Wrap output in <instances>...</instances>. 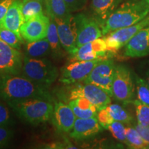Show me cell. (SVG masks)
Wrapping results in <instances>:
<instances>
[{"label":"cell","instance_id":"obj_29","mask_svg":"<svg viewBox=\"0 0 149 149\" xmlns=\"http://www.w3.org/2000/svg\"><path fill=\"white\" fill-rule=\"evenodd\" d=\"M135 84L138 100L149 106V86L146 81L139 77H136Z\"/></svg>","mask_w":149,"mask_h":149},{"label":"cell","instance_id":"obj_28","mask_svg":"<svg viewBox=\"0 0 149 149\" xmlns=\"http://www.w3.org/2000/svg\"><path fill=\"white\" fill-rule=\"evenodd\" d=\"M135 109L137 123L143 126H149V106L139 100L133 101Z\"/></svg>","mask_w":149,"mask_h":149},{"label":"cell","instance_id":"obj_19","mask_svg":"<svg viewBox=\"0 0 149 149\" xmlns=\"http://www.w3.org/2000/svg\"><path fill=\"white\" fill-rule=\"evenodd\" d=\"M68 105L71 108L77 118L87 119L97 117L98 110L85 97H77L70 100Z\"/></svg>","mask_w":149,"mask_h":149},{"label":"cell","instance_id":"obj_8","mask_svg":"<svg viewBox=\"0 0 149 149\" xmlns=\"http://www.w3.org/2000/svg\"><path fill=\"white\" fill-rule=\"evenodd\" d=\"M105 58L90 61H76L62 67L59 81L65 84H72L84 81L88 77L95 66Z\"/></svg>","mask_w":149,"mask_h":149},{"label":"cell","instance_id":"obj_18","mask_svg":"<svg viewBox=\"0 0 149 149\" xmlns=\"http://www.w3.org/2000/svg\"><path fill=\"white\" fill-rule=\"evenodd\" d=\"M22 0H13L4 18L0 22V27L12 31L24 40L20 33V28L24 23L22 12Z\"/></svg>","mask_w":149,"mask_h":149},{"label":"cell","instance_id":"obj_36","mask_svg":"<svg viewBox=\"0 0 149 149\" xmlns=\"http://www.w3.org/2000/svg\"><path fill=\"white\" fill-rule=\"evenodd\" d=\"M13 0H0V22L4 18Z\"/></svg>","mask_w":149,"mask_h":149},{"label":"cell","instance_id":"obj_21","mask_svg":"<svg viewBox=\"0 0 149 149\" xmlns=\"http://www.w3.org/2000/svg\"><path fill=\"white\" fill-rule=\"evenodd\" d=\"M50 51L51 46L46 37L35 42H27L25 46V56L31 58H42Z\"/></svg>","mask_w":149,"mask_h":149},{"label":"cell","instance_id":"obj_9","mask_svg":"<svg viewBox=\"0 0 149 149\" xmlns=\"http://www.w3.org/2000/svg\"><path fill=\"white\" fill-rule=\"evenodd\" d=\"M149 25V16L130 26L115 30L104 37L109 52H115L125 46L136 33Z\"/></svg>","mask_w":149,"mask_h":149},{"label":"cell","instance_id":"obj_16","mask_svg":"<svg viewBox=\"0 0 149 149\" xmlns=\"http://www.w3.org/2000/svg\"><path fill=\"white\" fill-rule=\"evenodd\" d=\"M102 128L97 117L76 118L73 128L70 132V136L77 140H82L100 133Z\"/></svg>","mask_w":149,"mask_h":149},{"label":"cell","instance_id":"obj_33","mask_svg":"<svg viewBox=\"0 0 149 149\" xmlns=\"http://www.w3.org/2000/svg\"><path fill=\"white\" fill-rule=\"evenodd\" d=\"M13 120L9 111L4 104L0 103V126H8L12 125Z\"/></svg>","mask_w":149,"mask_h":149},{"label":"cell","instance_id":"obj_23","mask_svg":"<svg viewBox=\"0 0 149 149\" xmlns=\"http://www.w3.org/2000/svg\"><path fill=\"white\" fill-rule=\"evenodd\" d=\"M22 12L24 22L29 21L40 15L44 14L42 1L37 0H29L24 1L22 3Z\"/></svg>","mask_w":149,"mask_h":149},{"label":"cell","instance_id":"obj_38","mask_svg":"<svg viewBox=\"0 0 149 149\" xmlns=\"http://www.w3.org/2000/svg\"><path fill=\"white\" fill-rule=\"evenodd\" d=\"M29 1V0H22V1L24 2V1ZM37 1H45L46 0H37Z\"/></svg>","mask_w":149,"mask_h":149},{"label":"cell","instance_id":"obj_37","mask_svg":"<svg viewBox=\"0 0 149 149\" xmlns=\"http://www.w3.org/2000/svg\"><path fill=\"white\" fill-rule=\"evenodd\" d=\"M146 82H147V84H148V86H149V72H148V74H147V75H146Z\"/></svg>","mask_w":149,"mask_h":149},{"label":"cell","instance_id":"obj_32","mask_svg":"<svg viewBox=\"0 0 149 149\" xmlns=\"http://www.w3.org/2000/svg\"><path fill=\"white\" fill-rule=\"evenodd\" d=\"M13 131L8 126H0V148H3L10 142L13 137Z\"/></svg>","mask_w":149,"mask_h":149},{"label":"cell","instance_id":"obj_27","mask_svg":"<svg viewBox=\"0 0 149 149\" xmlns=\"http://www.w3.org/2000/svg\"><path fill=\"white\" fill-rule=\"evenodd\" d=\"M0 39L17 50L21 48L22 44L24 43V40L19 38L15 33L3 27H0Z\"/></svg>","mask_w":149,"mask_h":149},{"label":"cell","instance_id":"obj_4","mask_svg":"<svg viewBox=\"0 0 149 149\" xmlns=\"http://www.w3.org/2000/svg\"><path fill=\"white\" fill-rule=\"evenodd\" d=\"M22 75L35 82L49 86L57 79L59 75L57 68L51 61L44 58H31L24 56Z\"/></svg>","mask_w":149,"mask_h":149},{"label":"cell","instance_id":"obj_34","mask_svg":"<svg viewBox=\"0 0 149 149\" xmlns=\"http://www.w3.org/2000/svg\"><path fill=\"white\" fill-rule=\"evenodd\" d=\"M134 127L144 140L146 148H149V126H143L137 123L134 125Z\"/></svg>","mask_w":149,"mask_h":149},{"label":"cell","instance_id":"obj_30","mask_svg":"<svg viewBox=\"0 0 149 149\" xmlns=\"http://www.w3.org/2000/svg\"><path fill=\"white\" fill-rule=\"evenodd\" d=\"M108 129L110 130L113 137L117 140L124 142L126 144V129L124 124L118 121H113L109 126Z\"/></svg>","mask_w":149,"mask_h":149},{"label":"cell","instance_id":"obj_2","mask_svg":"<svg viewBox=\"0 0 149 149\" xmlns=\"http://www.w3.org/2000/svg\"><path fill=\"white\" fill-rule=\"evenodd\" d=\"M149 0H127L117 7L101 25L103 35L111 31L130 26L148 16Z\"/></svg>","mask_w":149,"mask_h":149},{"label":"cell","instance_id":"obj_31","mask_svg":"<svg viewBox=\"0 0 149 149\" xmlns=\"http://www.w3.org/2000/svg\"><path fill=\"white\" fill-rule=\"evenodd\" d=\"M97 118L98 122L102 126V127L105 128V129H108L111 123L114 121L111 114L109 113V111L107 110V107L98 111Z\"/></svg>","mask_w":149,"mask_h":149},{"label":"cell","instance_id":"obj_5","mask_svg":"<svg viewBox=\"0 0 149 149\" xmlns=\"http://www.w3.org/2000/svg\"><path fill=\"white\" fill-rule=\"evenodd\" d=\"M135 86L131 72L127 67L117 66L112 85L113 97L117 101L128 103L135 95Z\"/></svg>","mask_w":149,"mask_h":149},{"label":"cell","instance_id":"obj_26","mask_svg":"<svg viewBox=\"0 0 149 149\" xmlns=\"http://www.w3.org/2000/svg\"><path fill=\"white\" fill-rule=\"evenodd\" d=\"M126 144L130 148L143 149L146 148L144 140L141 138L134 126H129L126 129Z\"/></svg>","mask_w":149,"mask_h":149},{"label":"cell","instance_id":"obj_10","mask_svg":"<svg viewBox=\"0 0 149 149\" xmlns=\"http://www.w3.org/2000/svg\"><path fill=\"white\" fill-rule=\"evenodd\" d=\"M57 24L59 40L61 46L70 54L77 48V26L75 17L71 14L54 19Z\"/></svg>","mask_w":149,"mask_h":149},{"label":"cell","instance_id":"obj_13","mask_svg":"<svg viewBox=\"0 0 149 149\" xmlns=\"http://www.w3.org/2000/svg\"><path fill=\"white\" fill-rule=\"evenodd\" d=\"M51 18L44 14L40 15L25 22L20 28L22 38L26 42H33L47 36Z\"/></svg>","mask_w":149,"mask_h":149},{"label":"cell","instance_id":"obj_6","mask_svg":"<svg viewBox=\"0 0 149 149\" xmlns=\"http://www.w3.org/2000/svg\"><path fill=\"white\" fill-rule=\"evenodd\" d=\"M115 68L116 66L113 60L104 59L95 66L88 77L83 82L97 86L110 96L113 97L112 85Z\"/></svg>","mask_w":149,"mask_h":149},{"label":"cell","instance_id":"obj_1","mask_svg":"<svg viewBox=\"0 0 149 149\" xmlns=\"http://www.w3.org/2000/svg\"><path fill=\"white\" fill-rule=\"evenodd\" d=\"M0 98L7 104L29 99L53 102L46 86L35 82L19 74H0Z\"/></svg>","mask_w":149,"mask_h":149},{"label":"cell","instance_id":"obj_3","mask_svg":"<svg viewBox=\"0 0 149 149\" xmlns=\"http://www.w3.org/2000/svg\"><path fill=\"white\" fill-rule=\"evenodd\" d=\"M8 104L19 118L30 124H39L53 118L54 106L51 102L29 99Z\"/></svg>","mask_w":149,"mask_h":149},{"label":"cell","instance_id":"obj_15","mask_svg":"<svg viewBox=\"0 0 149 149\" xmlns=\"http://www.w3.org/2000/svg\"><path fill=\"white\" fill-rule=\"evenodd\" d=\"M149 55V25L139 31L126 45L124 55L141 57Z\"/></svg>","mask_w":149,"mask_h":149},{"label":"cell","instance_id":"obj_11","mask_svg":"<svg viewBox=\"0 0 149 149\" xmlns=\"http://www.w3.org/2000/svg\"><path fill=\"white\" fill-rule=\"evenodd\" d=\"M74 17L77 26V48L103 36L97 19L84 13L77 14Z\"/></svg>","mask_w":149,"mask_h":149},{"label":"cell","instance_id":"obj_7","mask_svg":"<svg viewBox=\"0 0 149 149\" xmlns=\"http://www.w3.org/2000/svg\"><path fill=\"white\" fill-rule=\"evenodd\" d=\"M69 100L77 97H85L95 106L98 111L104 109L111 102V97L103 89L91 84H79L72 87L68 93Z\"/></svg>","mask_w":149,"mask_h":149},{"label":"cell","instance_id":"obj_25","mask_svg":"<svg viewBox=\"0 0 149 149\" xmlns=\"http://www.w3.org/2000/svg\"><path fill=\"white\" fill-rule=\"evenodd\" d=\"M107 109L115 121L128 124L133 120L131 115L120 104H110L107 107Z\"/></svg>","mask_w":149,"mask_h":149},{"label":"cell","instance_id":"obj_17","mask_svg":"<svg viewBox=\"0 0 149 149\" xmlns=\"http://www.w3.org/2000/svg\"><path fill=\"white\" fill-rule=\"evenodd\" d=\"M53 122L59 131L69 133L73 128L76 117L69 105L56 102L54 105Z\"/></svg>","mask_w":149,"mask_h":149},{"label":"cell","instance_id":"obj_20","mask_svg":"<svg viewBox=\"0 0 149 149\" xmlns=\"http://www.w3.org/2000/svg\"><path fill=\"white\" fill-rule=\"evenodd\" d=\"M122 0H92L91 6L100 26L120 5Z\"/></svg>","mask_w":149,"mask_h":149},{"label":"cell","instance_id":"obj_12","mask_svg":"<svg viewBox=\"0 0 149 149\" xmlns=\"http://www.w3.org/2000/svg\"><path fill=\"white\" fill-rule=\"evenodd\" d=\"M22 54L0 39V74L22 73Z\"/></svg>","mask_w":149,"mask_h":149},{"label":"cell","instance_id":"obj_22","mask_svg":"<svg viewBox=\"0 0 149 149\" xmlns=\"http://www.w3.org/2000/svg\"><path fill=\"white\" fill-rule=\"evenodd\" d=\"M46 13L51 19L64 17L70 13L64 0H46Z\"/></svg>","mask_w":149,"mask_h":149},{"label":"cell","instance_id":"obj_24","mask_svg":"<svg viewBox=\"0 0 149 149\" xmlns=\"http://www.w3.org/2000/svg\"><path fill=\"white\" fill-rule=\"evenodd\" d=\"M46 38L48 39V42L51 46L52 53H54V55L59 56L61 52V44L59 40L58 32H57V24L53 19H51Z\"/></svg>","mask_w":149,"mask_h":149},{"label":"cell","instance_id":"obj_14","mask_svg":"<svg viewBox=\"0 0 149 149\" xmlns=\"http://www.w3.org/2000/svg\"><path fill=\"white\" fill-rule=\"evenodd\" d=\"M108 51L105 40L104 37H100L93 42L86 43L80 47L76 48L70 54V60L72 62L76 61H90L99 58H105Z\"/></svg>","mask_w":149,"mask_h":149},{"label":"cell","instance_id":"obj_35","mask_svg":"<svg viewBox=\"0 0 149 149\" xmlns=\"http://www.w3.org/2000/svg\"><path fill=\"white\" fill-rule=\"evenodd\" d=\"M70 12H77L85 6L86 0H64Z\"/></svg>","mask_w":149,"mask_h":149}]
</instances>
